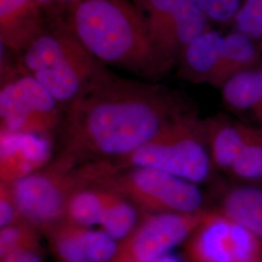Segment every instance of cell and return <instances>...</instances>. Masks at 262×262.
I'll return each mask as SVG.
<instances>
[{
  "mask_svg": "<svg viewBox=\"0 0 262 262\" xmlns=\"http://www.w3.org/2000/svg\"><path fill=\"white\" fill-rule=\"evenodd\" d=\"M79 175L80 183L68 201L64 217L86 227L99 226L123 242L148 214L113 187Z\"/></svg>",
  "mask_w": 262,
  "mask_h": 262,
  "instance_id": "ba28073f",
  "label": "cell"
},
{
  "mask_svg": "<svg viewBox=\"0 0 262 262\" xmlns=\"http://www.w3.org/2000/svg\"><path fill=\"white\" fill-rule=\"evenodd\" d=\"M80 180L78 167L55 157L44 168L10 184L20 216L44 232L64 217Z\"/></svg>",
  "mask_w": 262,
  "mask_h": 262,
  "instance_id": "52a82bcc",
  "label": "cell"
},
{
  "mask_svg": "<svg viewBox=\"0 0 262 262\" xmlns=\"http://www.w3.org/2000/svg\"><path fill=\"white\" fill-rule=\"evenodd\" d=\"M64 114L55 97L19 66L16 53L1 45L0 132L56 139Z\"/></svg>",
  "mask_w": 262,
  "mask_h": 262,
  "instance_id": "8992f818",
  "label": "cell"
},
{
  "mask_svg": "<svg viewBox=\"0 0 262 262\" xmlns=\"http://www.w3.org/2000/svg\"><path fill=\"white\" fill-rule=\"evenodd\" d=\"M262 241V187L235 183L221 193L215 208Z\"/></svg>",
  "mask_w": 262,
  "mask_h": 262,
  "instance_id": "ac0fdd59",
  "label": "cell"
},
{
  "mask_svg": "<svg viewBox=\"0 0 262 262\" xmlns=\"http://www.w3.org/2000/svg\"><path fill=\"white\" fill-rule=\"evenodd\" d=\"M225 35L207 29L190 41L179 57L178 75L194 84H212L222 60Z\"/></svg>",
  "mask_w": 262,
  "mask_h": 262,
  "instance_id": "9a60e30c",
  "label": "cell"
},
{
  "mask_svg": "<svg viewBox=\"0 0 262 262\" xmlns=\"http://www.w3.org/2000/svg\"><path fill=\"white\" fill-rule=\"evenodd\" d=\"M210 21L225 24L233 21L242 6V0H194Z\"/></svg>",
  "mask_w": 262,
  "mask_h": 262,
  "instance_id": "603a6c76",
  "label": "cell"
},
{
  "mask_svg": "<svg viewBox=\"0 0 262 262\" xmlns=\"http://www.w3.org/2000/svg\"><path fill=\"white\" fill-rule=\"evenodd\" d=\"M206 211L196 214H148L120 246L114 262L158 260L191 235Z\"/></svg>",
  "mask_w": 262,
  "mask_h": 262,
  "instance_id": "8fae6325",
  "label": "cell"
},
{
  "mask_svg": "<svg viewBox=\"0 0 262 262\" xmlns=\"http://www.w3.org/2000/svg\"><path fill=\"white\" fill-rule=\"evenodd\" d=\"M84 178L121 192L146 214H196L210 208L198 185L150 167H120L108 162L78 166Z\"/></svg>",
  "mask_w": 262,
  "mask_h": 262,
  "instance_id": "277c9868",
  "label": "cell"
},
{
  "mask_svg": "<svg viewBox=\"0 0 262 262\" xmlns=\"http://www.w3.org/2000/svg\"><path fill=\"white\" fill-rule=\"evenodd\" d=\"M154 262H182L179 258H177L176 256H173V255H169V254H166V255H164V256H162V257H160L159 259L158 260H156V261Z\"/></svg>",
  "mask_w": 262,
  "mask_h": 262,
  "instance_id": "4316f807",
  "label": "cell"
},
{
  "mask_svg": "<svg viewBox=\"0 0 262 262\" xmlns=\"http://www.w3.org/2000/svg\"><path fill=\"white\" fill-rule=\"evenodd\" d=\"M227 175L235 183L262 187V127L239 152Z\"/></svg>",
  "mask_w": 262,
  "mask_h": 262,
  "instance_id": "ffe728a7",
  "label": "cell"
},
{
  "mask_svg": "<svg viewBox=\"0 0 262 262\" xmlns=\"http://www.w3.org/2000/svg\"><path fill=\"white\" fill-rule=\"evenodd\" d=\"M23 219L14 196L11 184L0 182V228L6 227Z\"/></svg>",
  "mask_w": 262,
  "mask_h": 262,
  "instance_id": "cb8c5ba5",
  "label": "cell"
},
{
  "mask_svg": "<svg viewBox=\"0 0 262 262\" xmlns=\"http://www.w3.org/2000/svg\"><path fill=\"white\" fill-rule=\"evenodd\" d=\"M194 110L159 83L112 72L66 110L56 157L73 167L124 159Z\"/></svg>",
  "mask_w": 262,
  "mask_h": 262,
  "instance_id": "6da1fadb",
  "label": "cell"
},
{
  "mask_svg": "<svg viewBox=\"0 0 262 262\" xmlns=\"http://www.w3.org/2000/svg\"><path fill=\"white\" fill-rule=\"evenodd\" d=\"M187 254L192 262H260L262 241L252 231L209 209L189 236Z\"/></svg>",
  "mask_w": 262,
  "mask_h": 262,
  "instance_id": "30bf717a",
  "label": "cell"
},
{
  "mask_svg": "<svg viewBox=\"0 0 262 262\" xmlns=\"http://www.w3.org/2000/svg\"><path fill=\"white\" fill-rule=\"evenodd\" d=\"M56 157V139L0 132V182L13 183L44 168Z\"/></svg>",
  "mask_w": 262,
  "mask_h": 262,
  "instance_id": "4fadbf2b",
  "label": "cell"
},
{
  "mask_svg": "<svg viewBox=\"0 0 262 262\" xmlns=\"http://www.w3.org/2000/svg\"><path fill=\"white\" fill-rule=\"evenodd\" d=\"M21 68L36 79L64 112L112 73L83 45L64 19H50L21 52Z\"/></svg>",
  "mask_w": 262,
  "mask_h": 262,
  "instance_id": "3957f363",
  "label": "cell"
},
{
  "mask_svg": "<svg viewBox=\"0 0 262 262\" xmlns=\"http://www.w3.org/2000/svg\"><path fill=\"white\" fill-rule=\"evenodd\" d=\"M49 20L37 0H0V43L19 53L43 31Z\"/></svg>",
  "mask_w": 262,
  "mask_h": 262,
  "instance_id": "5bb4252c",
  "label": "cell"
},
{
  "mask_svg": "<svg viewBox=\"0 0 262 262\" xmlns=\"http://www.w3.org/2000/svg\"><path fill=\"white\" fill-rule=\"evenodd\" d=\"M47 234L61 262H114L120 245L101 229L77 225L66 217L48 227Z\"/></svg>",
  "mask_w": 262,
  "mask_h": 262,
  "instance_id": "7c38bea8",
  "label": "cell"
},
{
  "mask_svg": "<svg viewBox=\"0 0 262 262\" xmlns=\"http://www.w3.org/2000/svg\"><path fill=\"white\" fill-rule=\"evenodd\" d=\"M205 121L209 150L215 168L227 174L239 152L259 126L233 121L225 116H215Z\"/></svg>",
  "mask_w": 262,
  "mask_h": 262,
  "instance_id": "2e32d148",
  "label": "cell"
},
{
  "mask_svg": "<svg viewBox=\"0 0 262 262\" xmlns=\"http://www.w3.org/2000/svg\"><path fill=\"white\" fill-rule=\"evenodd\" d=\"M49 19H64L79 0H37Z\"/></svg>",
  "mask_w": 262,
  "mask_h": 262,
  "instance_id": "d4e9b609",
  "label": "cell"
},
{
  "mask_svg": "<svg viewBox=\"0 0 262 262\" xmlns=\"http://www.w3.org/2000/svg\"><path fill=\"white\" fill-rule=\"evenodd\" d=\"M150 41L172 66L187 44L209 29L206 15L194 0H131Z\"/></svg>",
  "mask_w": 262,
  "mask_h": 262,
  "instance_id": "9c48e42d",
  "label": "cell"
},
{
  "mask_svg": "<svg viewBox=\"0 0 262 262\" xmlns=\"http://www.w3.org/2000/svg\"><path fill=\"white\" fill-rule=\"evenodd\" d=\"M233 23L237 31L252 40L262 38V0H245Z\"/></svg>",
  "mask_w": 262,
  "mask_h": 262,
  "instance_id": "7402d4cb",
  "label": "cell"
},
{
  "mask_svg": "<svg viewBox=\"0 0 262 262\" xmlns=\"http://www.w3.org/2000/svg\"><path fill=\"white\" fill-rule=\"evenodd\" d=\"M221 89L224 102L231 111L251 118L262 127V67L235 74Z\"/></svg>",
  "mask_w": 262,
  "mask_h": 262,
  "instance_id": "e0dca14e",
  "label": "cell"
},
{
  "mask_svg": "<svg viewBox=\"0 0 262 262\" xmlns=\"http://www.w3.org/2000/svg\"><path fill=\"white\" fill-rule=\"evenodd\" d=\"M64 20L107 67L152 83H159L174 68L150 41L131 0H79Z\"/></svg>",
  "mask_w": 262,
  "mask_h": 262,
  "instance_id": "7a4b0ae2",
  "label": "cell"
},
{
  "mask_svg": "<svg viewBox=\"0 0 262 262\" xmlns=\"http://www.w3.org/2000/svg\"><path fill=\"white\" fill-rule=\"evenodd\" d=\"M108 163L158 169L195 185L211 180L215 170L209 150L206 121L195 111L169 124L126 158Z\"/></svg>",
  "mask_w": 262,
  "mask_h": 262,
  "instance_id": "5b68a950",
  "label": "cell"
},
{
  "mask_svg": "<svg viewBox=\"0 0 262 262\" xmlns=\"http://www.w3.org/2000/svg\"><path fill=\"white\" fill-rule=\"evenodd\" d=\"M260 262H262V261H260Z\"/></svg>",
  "mask_w": 262,
  "mask_h": 262,
  "instance_id": "83f0119b",
  "label": "cell"
},
{
  "mask_svg": "<svg viewBox=\"0 0 262 262\" xmlns=\"http://www.w3.org/2000/svg\"><path fill=\"white\" fill-rule=\"evenodd\" d=\"M41 232L36 226L20 219L18 222L1 228L0 255L1 258L10 253L27 248H35L38 234Z\"/></svg>",
  "mask_w": 262,
  "mask_h": 262,
  "instance_id": "44dd1931",
  "label": "cell"
},
{
  "mask_svg": "<svg viewBox=\"0 0 262 262\" xmlns=\"http://www.w3.org/2000/svg\"><path fill=\"white\" fill-rule=\"evenodd\" d=\"M256 55L257 53L251 38L239 31L226 34L224 54L211 84L221 88L230 77L253 68Z\"/></svg>",
  "mask_w": 262,
  "mask_h": 262,
  "instance_id": "d6986e66",
  "label": "cell"
},
{
  "mask_svg": "<svg viewBox=\"0 0 262 262\" xmlns=\"http://www.w3.org/2000/svg\"><path fill=\"white\" fill-rule=\"evenodd\" d=\"M1 259V262H42L34 248L16 250Z\"/></svg>",
  "mask_w": 262,
  "mask_h": 262,
  "instance_id": "484cf974",
  "label": "cell"
}]
</instances>
